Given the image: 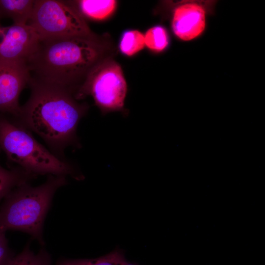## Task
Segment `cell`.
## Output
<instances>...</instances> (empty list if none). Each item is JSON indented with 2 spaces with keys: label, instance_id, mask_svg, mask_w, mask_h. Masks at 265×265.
Here are the masks:
<instances>
[{
  "label": "cell",
  "instance_id": "1",
  "mask_svg": "<svg viewBox=\"0 0 265 265\" xmlns=\"http://www.w3.org/2000/svg\"><path fill=\"white\" fill-rule=\"evenodd\" d=\"M28 85L30 96L21 106L18 122L59 154L78 145L77 129L88 105L79 103L74 94L64 88L30 79Z\"/></svg>",
  "mask_w": 265,
  "mask_h": 265
},
{
  "label": "cell",
  "instance_id": "14",
  "mask_svg": "<svg viewBox=\"0 0 265 265\" xmlns=\"http://www.w3.org/2000/svg\"><path fill=\"white\" fill-rule=\"evenodd\" d=\"M6 265H52L50 254L41 248L38 253L30 250L28 243L19 254L13 256Z\"/></svg>",
  "mask_w": 265,
  "mask_h": 265
},
{
  "label": "cell",
  "instance_id": "12",
  "mask_svg": "<svg viewBox=\"0 0 265 265\" xmlns=\"http://www.w3.org/2000/svg\"><path fill=\"white\" fill-rule=\"evenodd\" d=\"M33 177L19 167L9 170L0 165V203L12 189Z\"/></svg>",
  "mask_w": 265,
  "mask_h": 265
},
{
  "label": "cell",
  "instance_id": "13",
  "mask_svg": "<svg viewBox=\"0 0 265 265\" xmlns=\"http://www.w3.org/2000/svg\"><path fill=\"white\" fill-rule=\"evenodd\" d=\"M126 262L123 252L116 249L96 259H61L55 265H124Z\"/></svg>",
  "mask_w": 265,
  "mask_h": 265
},
{
  "label": "cell",
  "instance_id": "7",
  "mask_svg": "<svg viewBox=\"0 0 265 265\" xmlns=\"http://www.w3.org/2000/svg\"><path fill=\"white\" fill-rule=\"evenodd\" d=\"M215 1L188 0L175 5L171 28L179 40L188 42L199 37L204 32L207 18L213 10Z\"/></svg>",
  "mask_w": 265,
  "mask_h": 265
},
{
  "label": "cell",
  "instance_id": "8",
  "mask_svg": "<svg viewBox=\"0 0 265 265\" xmlns=\"http://www.w3.org/2000/svg\"><path fill=\"white\" fill-rule=\"evenodd\" d=\"M38 40L37 33L28 25L0 26V62L26 63Z\"/></svg>",
  "mask_w": 265,
  "mask_h": 265
},
{
  "label": "cell",
  "instance_id": "5",
  "mask_svg": "<svg viewBox=\"0 0 265 265\" xmlns=\"http://www.w3.org/2000/svg\"><path fill=\"white\" fill-rule=\"evenodd\" d=\"M27 25L39 39L82 37L97 39L84 18L66 1L35 0Z\"/></svg>",
  "mask_w": 265,
  "mask_h": 265
},
{
  "label": "cell",
  "instance_id": "2",
  "mask_svg": "<svg viewBox=\"0 0 265 265\" xmlns=\"http://www.w3.org/2000/svg\"><path fill=\"white\" fill-rule=\"evenodd\" d=\"M103 53L97 39L39 38L26 64L30 79L64 88L75 95Z\"/></svg>",
  "mask_w": 265,
  "mask_h": 265
},
{
  "label": "cell",
  "instance_id": "9",
  "mask_svg": "<svg viewBox=\"0 0 265 265\" xmlns=\"http://www.w3.org/2000/svg\"><path fill=\"white\" fill-rule=\"evenodd\" d=\"M29 80L25 62H0V112L9 113L16 118L19 116V96Z\"/></svg>",
  "mask_w": 265,
  "mask_h": 265
},
{
  "label": "cell",
  "instance_id": "11",
  "mask_svg": "<svg viewBox=\"0 0 265 265\" xmlns=\"http://www.w3.org/2000/svg\"><path fill=\"white\" fill-rule=\"evenodd\" d=\"M82 17L101 20L109 16L114 11L116 1L114 0H83L72 1L75 5L67 2Z\"/></svg>",
  "mask_w": 265,
  "mask_h": 265
},
{
  "label": "cell",
  "instance_id": "15",
  "mask_svg": "<svg viewBox=\"0 0 265 265\" xmlns=\"http://www.w3.org/2000/svg\"><path fill=\"white\" fill-rule=\"evenodd\" d=\"M144 35L145 45L150 50L160 53L166 49L170 43L167 29L162 26L157 25L149 28Z\"/></svg>",
  "mask_w": 265,
  "mask_h": 265
},
{
  "label": "cell",
  "instance_id": "17",
  "mask_svg": "<svg viewBox=\"0 0 265 265\" xmlns=\"http://www.w3.org/2000/svg\"><path fill=\"white\" fill-rule=\"evenodd\" d=\"M13 256L8 245L5 232L0 230V265H6Z\"/></svg>",
  "mask_w": 265,
  "mask_h": 265
},
{
  "label": "cell",
  "instance_id": "4",
  "mask_svg": "<svg viewBox=\"0 0 265 265\" xmlns=\"http://www.w3.org/2000/svg\"><path fill=\"white\" fill-rule=\"evenodd\" d=\"M0 148L18 167L34 177L46 174L70 175L81 179L68 162L48 151L29 130L18 122L0 118Z\"/></svg>",
  "mask_w": 265,
  "mask_h": 265
},
{
  "label": "cell",
  "instance_id": "6",
  "mask_svg": "<svg viewBox=\"0 0 265 265\" xmlns=\"http://www.w3.org/2000/svg\"><path fill=\"white\" fill-rule=\"evenodd\" d=\"M127 84L121 66L116 62H100L91 71L75 95L81 99L91 96L105 115L110 112L126 113L124 108Z\"/></svg>",
  "mask_w": 265,
  "mask_h": 265
},
{
  "label": "cell",
  "instance_id": "18",
  "mask_svg": "<svg viewBox=\"0 0 265 265\" xmlns=\"http://www.w3.org/2000/svg\"><path fill=\"white\" fill-rule=\"evenodd\" d=\"M124 265H136L131 263L127 262L126 261V262L125 263V264Z\"/></svg>",
  "mask_w": 265,
  "mask_h": 265
},
{
  "label": "cell",
  "instance_id": "10",
  "mask_svg": "<svg viewBox=\"0 0 265 265\" xmlns=\"http://www.w3.org/2000/svg\"><path fill=\"white\" fill-rule=\"evenodd\" d=\"M35 0H0V17L9 18L13 24L27 25Z\"/></svg>",
  "mask_w": 265,
  "mask_h": 265
},
{
  "label": "cell",
  "instance_id": "3",
  "mask_svg": "<svg viewBox=\"0 0 265 265\" xmlns=\"http://www.w3.org/2000/svg\"><path fill=\"white\" fill-rule=\"evenodd\" d=\"M66 183V176L49 175L38 186L27 182L14 188L0 206V230L24 232L44 244L42 229L46 213L55 192Z\"/></svg>",
  "mask_w": 265,
  "mask_h": 265
},
{
  "label": "cell",
  "instance_id": "16",
  "mask_svg": "<svg viewBox=\"0 0 265 265\" xmlns=\"http://www.w3.org/2000/svg\"><path fill=\"white\" fill-rule=\"evenodd\" d=\"M144 35L137 30H129L122 35L119 49L122 53L127 56H132L145 46Z\"/></svg>",
  "mask_w": 265,
  "mask_h": 265
}]
</instances>
